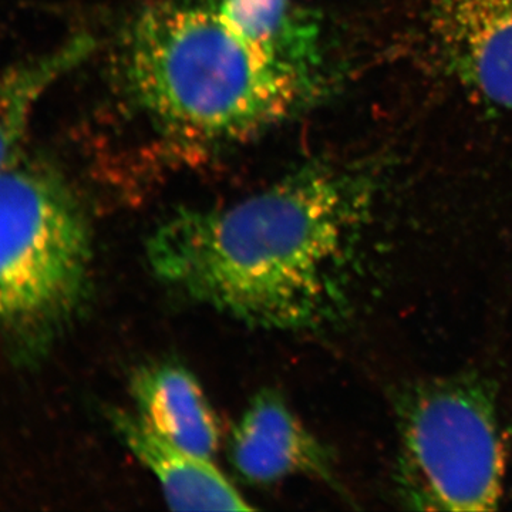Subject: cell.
<instances>
[{"mask_svg": "<svg viewBox=\"0 0 512 512\" xmlns=\"http://www.w3.org/2000/svg\"><path fill=\"white\" fill-rule=\"evenodd\" d=\"M369 183L355 168L303 165L244 200L161 222L148 262L173 291L248 325L320 328L348 299Z\"/></svg>", "mask_w": 512, "mask_h": 512, "instance_id": "1", "label": "cell"}, {"mask_svg": "<svg viewBox=\"0 0 512 512\" xmlns=\"http://www.w3.org/2000/svg\"><path fill=\"white\" fill-rule=\"evenodd\" d=\"M114 70L128 106L160 136L192 147L241 143L335 90L332 59L242 35L218 0H154L121 30Z\"/></svg>", "mask_w": 512, "mask_h": 512, "instance_id": "2", "label": "cell"}, {"mask_svg": "<svg viewBox=\"0 0 512 512\" xmlns=\"http://www.w3.org/2000/svg\"><path fill=\"white\" fill-rule=\"evenodd\" d=\"M92 234L79 198L45 161L0 174V342L40 345L79 311Z\"/></svg>", "mask_w": 512, "mask_h": 512, "instance_id": "3", "label": "cell"}, {"mask_svg": "<svg viewBox=\"0 0 512 512\" xmlns=\"http://www.w3.org/2000/svg\"><path fill=\"white\" fill-rule=\"evenodd\" d=\"M399 488L419 510L490 511L505 451L494 387L478 376L417 382L397 396Z\"/></svg>", "mask_w": 512, "mask_h": 512, "instance_id": "4", "label": "cell"}, {"mask_svg": "<svg viewBox=\"0 0 512 512\" xmlns=\"http://www.w3.org/2000/svg\"><path fill=\"white\" fill-rule=\"evenodd\" d=\"M429 28L458 82L512 110V0H430Z\"/></svg>", "mask_w": 512, "mask_h": 512, "instance_id": "5", "label": "cell"}, {"mask_svg": "<svg viewBox=\"0 0 512 512\" xmlns=\"http://www.w3.org/2000/svg\"><path fill=\"white\" fill-rule=\"evenodd\" d=\"M229 461L239 477L252 484L274 483L295 474L333 483L328 448L271 390L255 396L239 419L229 441Z\"/></svg>", "mask_w": 512, "mask_h": 512, "instance_id": "6", "label": "cell"}, {"mask_svg": "<svg viewBox=\"0 0 512 512\" xmlns=\"http://www.w3.org/2000/svg\"><path fill=\"white\" fill-rule=\"evenodd\" d=\"M110 421L128 450L157 478L173 510H252L211 458L175 446L133 414L113 410Z\"/></svg>", "mask_w": 512, "mask_h": 512, "instance_id": "7", "label": "cell"}, {"mask_svg": "<svg viewBox=\"0 0 512 512\" xmlns=\"http://www.w3.org/2000/svg\"><path fill=\"white\" fill-rule=\"evenodd\" d=\"M138 417L175 446L212 458L220 446V427L201 384L177 363L138 370L131 380Z\"/></svg>", "mask_w": 512, "mask_h": 512, "instance_id": "8", "label": "cell"}, {"mask_svg": "<svg viewBox=\"0 0 512 512\" xmlns=\"http://www.w3.org/2000/svg\"><path fill=\"white\" fill-rule=\"evenodd\" d=\"M96 49L90 35H76L40 55L0 69V174L23 157V144L36 107L67 73Z\"/></svg>", "mask_w": 512, "mask_h": 512, "instance_id": "9", "label": "cell"}, {"mask_svg": "<svg viewBox=\"0 0 512 512\" xmlns=\"http://www.w3.org/2000/svg\"><path fill=\"white\" fill-rule=\"evenodd\" d=\"M222 16L242 35L291 53L315 57L329 50L318 16L292 5V0H218Z\"/></svg>", "mask_w": 512, "mask_h": 512, "instance_id": "10", "label": "cell"}]
</instances>
